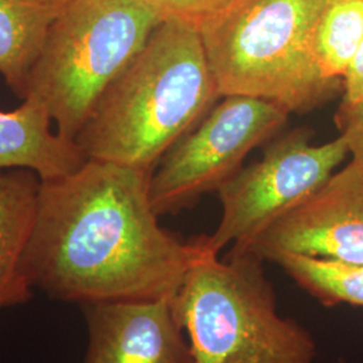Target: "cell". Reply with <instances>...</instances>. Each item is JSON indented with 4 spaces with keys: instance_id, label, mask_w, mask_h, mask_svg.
I'll use <instances>...</instances> for the list:
<instances>
[{
    "instance_id": "obj_1",
    "label": "cell",
    "mask_w": 363,
    "mask_h": 363,
    "mask_svg": "<svg viewBox=\"0 0 363 363\" xmlns=\"http://www.w3.org/2000/svg\"><path fill=\"white\" fill-rule=\"evenodd\" d=\"M154 169L86 159L65 177L40 181L22 268L49 298L84 304L174 298L203 249L159 223Z\"/></svg>"
},
{
    "instance_id": "obj_2",
    "label": "cell",
    "mask_w": 363,
    "mask_h": 363,
    "mask_svg": "<svg viewBox=\"0 0 363 363\" xmlns=\"http://www.w3.org/2000/svg\"><path fill=\"white\" fill-rule=\"evenodd\" d=\"M220 97L199 30L163 21L76 138L86 159L154 169Z\"/></svg>"
},
{
    "instance_id": "obj_3",
    "label": "cell",
    "mask_w": 363,
    "mask_h": 363,
    "mask_svg": "<svg viewBox=\"0 0 363 363\" xmlns=\"http://www.w3.org/2000/svg\"><path fill=\"white\" fill-rule=\"evenodd\" d=\"M195 363H313L316 345L277 311L276 294L250 252L226 259L203 249L172 298Z\"/></svg>"
},
{
    "instance_id": "obj_4",
    "label": "cell",
    "mask_w": 363,
    "mask_h": 363,
    "mask_svg": "<svg viewBox=\"0 0 363 363\" xmlns=\"http://www.w3.org/2000/svg\"><path fill=\"white\" fill-rule=\"evenodd\" d=\"M328 0H233L199 30L220 97L250 96L306 113L340 82L323 77L312 52Z\"/></svg>"
},
{
    "instance_id": "obj_5",
    "label": "cell",
    "mask_w": 363,
    "mask_h": 363,
    "mask_svg": "<svg viewBox=\"0 0 363 363\" xmlns=\"http://www.w3.org/2000/svg\"><path fill=\"white\" fill-rule=\"evenodd\" d=\"M162 16L147 0H70L28 79L58 135L76 142L109 85L143 49Z\"/></svg>"
},
{
    "instance_id": "obj_6",
    "label": "cell",
    "mask_w": 363,
    "mask_h": 363,
    "mask_svg": "<svg viewBox=\"0 0 363 363\" xmlns=\"http://www.w3.org/2000/svg\"><path fill=\"white\" fill-rule=\"evenodd\" d=\"M289 115L264 99L225 96L156 164L150 182L156 214H177L202 195L218 191L242 169L250 151L284 127Z\"/></svg>"
},
{
    "instance_id": "obj_7",
    "label": "cell",
    "mask_w": 363,
    "mask_h": 363,
    "mask_svg": "<svg viewBox=\"0 0 363 363\" xmlns=\"http://www.w3.org/2000/svg\"><path fill=\"white\" fill-rule=\"evenodd\" d=\"M312 130L295 128L268 145L261 160L241 169L218 190L220 225L206 235L220 255L245 250L259 234L289 210L315 194L350 155L342 136L312 144Z\"/></svg>"
},
{
    "instance_id": "obj_8",
    "label": "cell",
    "mask_w": 363,
    "mask_h": 363,
    "mask_svg": "<svg viewBox=\"0 0 363 363\" xmlns=\"http://www.w3.org/2000/svg\"><path fill=\"white\" fill-rule=\"evenodd\" d=\"M242 252L262 261L280 253H300L363 264L362 159L352 157Z\"/></svg>"
},
{
    "instance_id": "obj_9",
    "label": "cell",
    "mask_w": 363,
    "mask_h": 363,
    "mask_svg": "<svg viewBox=\"0 0 363 363\" xmlns=\"http://www.w3.org/2000/svg\"><path fill=\"white\" fill-rule=\"evenodd\" d=\"M88 347L84 363H195L172 298L81 306Z\"/></svg>"
},
{
    "instance_id": "obj_10",
    "label": "cell",
    "mask_w": 363,
    "mask_h": 363,
    "mask_svg": "<svg viewBox=\"0 0 363 363\" xmlns=\"http://www.w3.org/2000/svg\"><path fill=\"white\" fill-rule=\"evenodd\" d=\"M48 109L26 97L15 111H0V171H34L40 181H52L86 160L77 143L52 132Z\"/></svg>"
},
{
    "instance_id": "obj_11",
    "label": "cell",
    "mask_w": 363,
    "mask_h": 363,
    "mask_svg": "<svg viewBox=\"0 0 363 363\" xmlns=\"http://www.w3.org/2000/svg\"><path fill=\"white\" fill-rule=\"evenodd\" d=\"M40 179L31 169L0 171V311L33 298L22 262L33 232Z\"/></svg>"
},
{
    "instance_id": "obj_12",
    "label": "cell",
    "mask_w": 363,
    "mask_h": 363,
    "mask_svg": "<svg viewBox=\"0 0 363 363\" xmlns=\"http://www.w3.org/2000/svg\"><path fill=\"white\" fill-rule=\"evenodd\" d=\"M70 0H0V74L26 96L31 72L54 22Z\"/></svg>"
},
{
    "instance_id": "obj_13",
    "label": "cell",
    "mask_w": 363,
    "mask_h": 363,
    "mask_svg": "<svg viewBox=\"0 0 363 363\" xmlns=\"http://www.w3.org/2000/svg\"><path fill=\"white\" fill-rule=\"evenodd\" d=\"M271 261L325 307H363V264L300 253H280Z\"/></svg>"
},
{
    "instance_id": "obj_14",
    "label": "cell",
    "mask_w": 363,
    "mask_h": 363,
    "mask_svg": "<svg viewBox=\"0 0 363 363\" xmlns=\"http://www.w3.org/2000/svg\"><path fill=\"white\" fill-rule=\"evenodd\" d=\"M363 42V0H328L312 39L323 77L340 82Z\"/></svg>"
},
{
    "instance_id": "obj_15",
    "label": "cell",
    "mask_w": 363,
    "mask_h": 363,
    "mask_svg": "<svg viewBox=\"0 0 363 363\" xmlns=\"http://www.w3.org/2000/svg\"><path fill=\"white\" fill-rule=\"evenodd\" d=\"M163 21H178L201 30L233 0H147Z\"/></svg>"
},
{
    "instance_id": "obj_16",
    "label": "cell",
    "mask_w": 363,
    "mask_h": 363,
    "mask_svg": "<svg viewBox=\"0 0 363 363\" xmlns=\"http://www.w3.org/2000/svg\"><path fill=\"white\" fill-rule=\"evenodd\" d=\"M335 123L339 136L345 139L350 155L363 160V101L359 104H340Z\"/></svg>"
},
{
    "instance_id": "obj_17",
    "label": "cell",
    "mask_w": 363,
    "mask_h": 363,
    "mask_svg": "<svg viewBox=\"0 0 363 363\" xmlns=\"http://www.w3.org/2000/svg\"><path fill=\"white\" fill-rule=\"evenodd\" d=\"M345 97L342 104H359L363 101V42L355 52L350 65L342 78Z\"/></svg>"
},
{
    "instance_id": "obj_18",
    "label": "cell",
    "mask_w": 363,
    "mask_h": 363,
    "mask_svg": "<svg viewBox=\"0 0 363 363\" xmlns=\"http://www.w3.org/2000/svg\"><path fill=\"white\" fill-rule=\"evenodd\" d=\"M339 363H347V362H345V361H343V359H340V361H339Z\"/></svg>"
}]
</instances>
